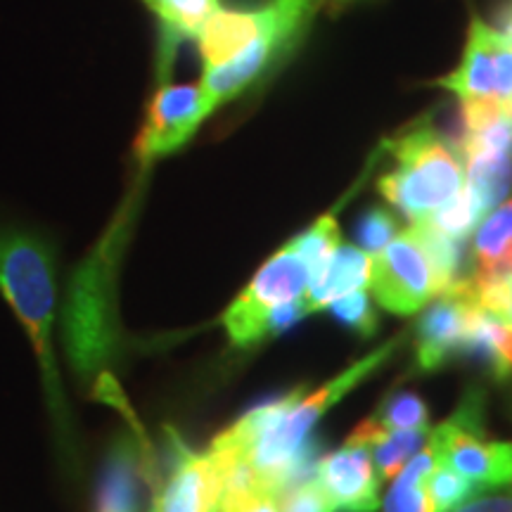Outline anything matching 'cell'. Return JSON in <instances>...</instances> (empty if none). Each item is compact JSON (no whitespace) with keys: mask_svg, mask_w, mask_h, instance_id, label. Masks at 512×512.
Listing matches in <instances>:
<instances>
[{"mask_svg":"<svg viewBox=\"0 0 512 512\" xmlns=\"http://www.w3.org/2000/svg\"><path fill=\"white\" fill-rule=\"evenodd\" d=\"M335 3H344V0H335Z\"/></svg>","mask_w":512,"mask_h":512,"instance_id":"33","label":"cell"},{"mask_svg":"<svg viewBox=\"0 0 512 512\" xmlns=\"http://www.w3.org/2000/svg\"><path fill=\"white\" fill-rule=\"evenodd\" d=\"M207 117L200 83H162L147 107L143 131L136 140L140 164L150 166L155 159L181 150Z\"/></svg>","mask_w":512,"mask_h":512,"instance_id":"9","label":"cell"},{"mask_svg":"<svg viewBox=\"0 0 512 512\" xmlns=\"http://www.w3.org/2000/svg\"><path fill=\"white\" fill-rule=\"evenodd\" d=\"M482 221L484 216L479 214V209L475 207V202H472V197L467 195V190L463 188L451 202H446L444 207L432 211L427 219H422L418 223L434 230V233L444 235L448 240L463 242Z\"/></svg>","mask_w":512,"mask_h":512,"instance_id":"23","label":"cell"},{"mask_svg":"<svg viewBox=\"0 0 512 512\" xmlns=\"http://www.w3.org/2000/svg\"><path fill=\"white\" fill-rule=\"evenodd\" d=\"M347 444L366 446L380 479H394L427 444V430H387L377 418L363 420Z\"/></svg>","mask_w":512,"mask_h":512,"instance_id":"17","label":"cell"},{"mask_svg":"<svg viewBox=\"0 0 512 512\" xmlns=\"http://www.w3.org/2000/svg\"><path fill=\"white\" fill-rule=\"evenodd\" d=\"M0 294L27 330L43 373V389L55 422L62 456H74L72 415L57 370L53 328L57 311L55 249L43 235L22 228H0Z\"/></svg>","mask_w":512,"mask_h":512,"instance_id":"1","label":"cell"},{"mask_svg":"<svg viewBox=\"0 0 512 512\" xmlns=\"http://www.w3.org/2000/svg\"><path fill=\"white\" fill-rule=\"evenodd\" d=\"M465 162V190L479 214H491L512 188V150L472 152Z\"/></svg>","mask_w":512,"mask_h":512,"instance_id":"18","label":"cell"},{"mask_svg":"<svg viewBox=\"0 0 512 512\" xmlns=\"http://www.w3.org/2000/svg\"><path fill=\"white\" fill-rule=\"evenodd\" d=\"M479 304L467 278L437 294L415 325V361L422 370H439L470 347Z\"/></svg>","mask_w":512,"mask_h":512,"instance_id":"7","label":"cell"},{"mask_svg":"<svg viewBox=\"0 0 512 512\" xmlns=\"http://www.w3.org/2000/svg\"><path fill=\"white\" fill-rule=\"evenodd\" d=\"M143 437L114 441L102 465L95 512H140L145 482H152V458L145 453Z\"/></svg>","mask_w":512,"mask_h":512,"instance_id":"12","label":"cell"},{"mask_svg":"<svg viewBox=\"0 0 512 512\" xmlns=\"http://www.w3.org/2000/svg\"><path fill=\"white\" fill-rule=\"evenodd\" d=\"M330 309L339 323L347 325L349 330L358 332L361 337H373L377 332V313L366 290L344 294V297L330 304Z\"/></svg>","mask_w":512,"mask_h":512,"instance_id":"25","label":"cell"},{"mask_svg":"<svg viewBox=\"0 0 512 512\" xmlns=\"http://www.w3.org/2000/svg\"><path fill=\"white\" fill-rule=\"evenodd\" d=\"M377 420L387 430H427V425H430V411H427L425 401L418 394L403 392L384 406V411L382 415H377Z\"/></svg>","mask_w":512,"mask_h":512,"instance_id":"26","label":"cell"},{"mask_svg":"<svg viewBox=\"0 0 512 512\" xmlns=\"http://www.w3.org/2000/svg\"><path fill=\"white\" fill-rule=\"evenodd\" d=\"M174 467L162 491L152 498L150 512H216L230 463L214 448L204 453L190 451L174 439Z\"/></svg>","mask_w":512,"mask_h":512,"instance_id":"10","label":"cell"},{"mask_svg":"<svg viewBox=\"0 0 512 512\" xmlns=\"http://www.w3.org/2000/svg\"><path fill=\"white\" fill-rule=\"evenodd\" d=\"M280 512H335V508L318 486L316 477H309L304 482L290 486L280 496Z\"/></svg>","mask_w":512,"mask_h":512,"instance_id":"28","label":"cell"},{"mask_svg":"<svg viewBox=\"0 0 512 512\" xmlns=\"http://www.w3.org/2000/svg\"><path fill=\"white\" fill-rule=\"evenodd\" d=\"M370 287L384 309L396 316H411L451 285L439 271L422 235L411 226L396 233L387 247L373 254Z\"/></svg>","mask_w":512,"mask_h":512,"instance_id":"6","label":"cell"},{"mask_svg":"<svg viewBox=\"0 0 512 512\" xmlns=\"http://www.w3.org/2000/svg\"><path fill=\"white\" fill-rule=\"evenodd\" d=\"M501 318L510 320V323H512V292H510V299H508V304H505V311H503Z\"/></svg>","mask_w":512,"mask_h":512,"instance_id":"32","label":"cell"},{"mask_svg":"<svg viewBox=\"0 0 512 512\" xmlns=\"http://www.w3.org/2000/svg\"><path fill=\"white\" fill-rule=\"evenodd\" d=\"M316 482L335 512H375L380 508V475L366 446L344 444L318 458Z\"/></svg>","mask_w":512,"mask_h":512,"instance_id":"11","label":"cell"},{"mask_svg":"<svg viewBox=\"0 0 512 512\" xmlns=\"http://www.w3.org/2000/svg\"><path fill=\"white\" fill-rule=\"evenodd\" d=\"M467 354L482 358L498 380L512 377V323L494 313L479 309L472 325Z\"/></svg>","mask_w":512,"mask_h":512,"instance_id":"20","label":"cell"},{"mask_svg":"<svg viewBox=\"0 0 512 512\" xmlns=\"http://www.w3.org/2000/svg\"><path fill=\"white\" fill-rule=\"evenodd\" d=\"M434 465L465 477L477 491L512 482V441L489 439L484 427V394L467 392L456 413L427 434Z\"/></svg>","mask_w":512,"mask_h":512,"instance_id":"4","label":"cell"},{"mask_svg":"<svg viewBox=\"0 0 512 512\" xmlns=\"http://www.w3.org/2000/svg\"><path fill=\"white\" fill-rule=\"evenodd\" d=\"M432 467L434 458L425 444L418 456L394 477L392 489L384 498L382 512H432L430 498L425 491L427 475L432 472Z\"/></svg>","mask_w":512,"mask_h":512,"instance_id":"21","label":"cell"},{"mask_svg":"<svg viewBox=\"0 0 512 512\" xmlns=\"http://www.w3.org/2000/svg\"><path fill=\"white\" fill-rule=\"evenodd\" d=\"M470 280H512V200L491 211L479 223L472 242Z\"/></svg>","mask_w":512,"mask_h":512,"instance_id":"16","label":"cell"},{"mask_svg":"<svg viewBox=\"0 0 512 512\" xmlns=\"http://www.w3.org/2000/svg\"><path fill=\"white\" fill-rule=\"evenodd\" d=\"M275 34V17L273 10H216L204 24V29L197 36L204 69L219 67V64L233 60L242 50L252 46L256 38Z\"/></svg>","mask_w":512,"mask_h":512,"instance_id":"13","label":"cell"},{"mask_svg":"<svg viewBox=\"0 0 512 512\" xmlns=\"http://www.w3.org/2000/svg\"><path fill=\"white\" fill-rule=\"evenodd\" d=\"M309 3L311 0H275V3L271 5L280 46H285V43L290 41V36L297 31L299 24H302Z\"/></svg>","mask_w":512,"mask_h":512,"instance_id":"29","label":"cell"},{"mask_svg":"<svg viewBox=\"0 0 512 512\" xmlns=\"http://www.w3.org/2000/svg\"><path fill=\"white\" fill-rule=\"evenodd\" d=\"M387 147L396 157V169L377 181V190L413 223L427 219L465 188L463 157L430 124L401 133Z\"/></svg>","mask_w":512,"mask_h":512,"instance_id":"3","label":"cell"},{"mask_svg":"<svg viewBox=\"0 0 512 512\" xmlns=\"http://www.w3.org/2000/svg\"><path fill=\"white\" fill-rule=\"evenodd\" d=\"M373 275V254L354 245H339L325 271L304 294V313L328 309L344 294L366 290Z\"/></svg>","mask_w":512,"mask_h":512,"instance_id":"15","label":"cell"},{"mask_svg":"<svg viewBox=\"0 0 512 512\" xmlns=\"http://www.w3.org/2000/svg\"><path fill=\"white\" fill-rule=\"evenodd\" d=\"M425 491L427 498H430L432 512H451L460 503H465L470 496L479 494L465 477H460L453 470L441 465H434L430 475H427Z\"/></svg>","mask_w":512,"mask_h":512,"instance_id":"24","label":"cell"},{"mask_svg":"<svg viewBox=\"0 0 512 512\" xmlns=\"http://www.w3.org/2000/svg\"><path fill=\"white\" fill-rule=\"evenodd\" d=\"M451 512H512L510 494H494V491H479L477 496H470L465 503Z\"/></svg>","mask_w":512,"mask_h":512,"instance_id":"30","label":"cell"},{"mask_svg":"<svg viewBox=\"0 0 512 512\" xmlns=\"http://www.w3.org/2000/svg\"><path fill=\"white\" fill-rule=\"evenodd\" d=\"M396 235V221L394 216L389 214L387 209H370L366 216L361 219V226H358V242H361V249L375 254L380 252L382 247H387L389 242L394 240Z\"/></svg>","mask_w":512,"mask_h":512,"instance_id":"27","label":"cell"},{"mask_svg":"<svg viewBox=\"0 0 512 512\" xmlns=\"http://www.w3.org/2000/svg\"><path fill=\"white\" fill-rule=\"evenodd\" d=\"M437 83L460 100H498L512 105V41L475 19L467 34L463 62Z\"/></svg>","mask_w":512,"mask_h":512,"instance_id":"8","label":"cell"},{"mask_svg":"<svg viewBox=\"0 0 512 512\" xmlns=\"http://www.w3.org/2000/svg\"><path fill=\"white\" fill-rule=\"evenodd\" d=\"M278 38L275 34H266L256 38L252 46L242 50L240 55H235L233 60L219 64V67L204 69V76L200 81L204 105L211 114L216 107H221L223 102L238 98L245 88L252 83L256 76L264 72V67L271 60V55L278 48Z\"/></svg>","mask_w":512,"mask_h":512,"instance_id":"14","label":"cell"},{"mask_svg":"<svg viewBox=\"0 0 512 512\" xmlns=\"http://www.w3.org/2000/svg\"><path fill=\"white\" fill-rule=\"evenodd\" d=\"M290 245L297 249L299 256L304 259L306 268H309V287L323 275L325 266L335 254V249L342 245V235H339V223H337V211L332 214L320 216L309 230H304L302 235L290 240Z\"/></svg>","mask_w":512,"mask_h":512,"instance_id":"22","label":"cell"},{"mask_svg":"<svg viewBox=\"0 0 512 512\" xmlns=\"http://www.w3.org/2000/svg\"><path fill=\"white\" fill-rule=\"evenodd\" d=\"M309 268L290 242L278 249L240 297L228 306L221 323L233 347L247 349L268 337V316L280 306L299 302L309 290Z\"/></svg>","mask_w":512,"mask_h":512,"instance_id":"5","label":"cell"},{"mask_svg":"<svg viewBox=\"0 0 512 512\" xmlns=\"http://www.w3.org/2000/svg\"><path fill=\"white\" fill-rule=\"evenodd\" d=\"M245 512H280V498H268V501L256 503L254 508H249Z\"/></svg>","mask_w":512,"mask_h":512,"instance_id":"31","label":"cell"},{"mask_svg":"<svg viewBox=\"0 0 512 512\" xmlns=\"http://www.w3.org/2000/svg\"><path fill=\"white\" fill-rule=\"evenodd\" d=\"M133 204L121 207L98 245L81 261L69 283L62 335L69 366L81 382H98L119 349L117 271L131 233Z\"/></svg>","mask_w":512,"mask_h":512,"instance_id":"2","label":"cell"},{"mask_svg":"<svg viewBox=\"0 0 512 512\" xmlns=\"http://www.w3.org/2000/svg\"><path fill=\"white\" fill-rule=\"evenodd\" d=\"M164 29L162 57L169 62L181 38H197L209 17L219 10V0H145Z\"/></svg>","mask_w":512,"mask_h":512,"instance_id":"19","label":"cell"}]
</instances>
